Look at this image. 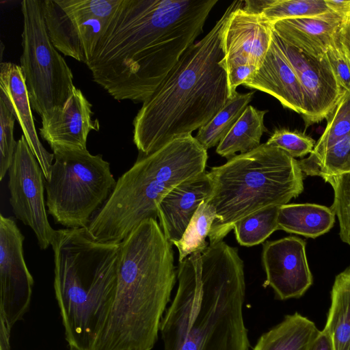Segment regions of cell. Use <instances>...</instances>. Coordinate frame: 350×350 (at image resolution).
Wrapping results in <instances>:
<instances>
[{"label": "cell", "mask_w": 350, "mask_h": 350, "mask_svg": "<svg viewBox=\"0 0 350 350\" xmlns=\"http://www.w3.org/2000/svg\"><path fill=\"white\" fill-rule=\"evenodd\" d=\"M217 0H122L87 65L115 100L144 103L202 33Z\"/></svg>", "instance_id": "obj_1"}, {"label": "cell", "mask_w": 350, "mask_h": 350, "mask_svg": "<svg viewBox=\"0 0 350 350\" xmlns=\"http://www.w3.org/2000/svg\"><path fill=\"white\" fill-rule=\"evenodd\" d=\"M178 288L160 325L163 350H249L244 265L224 241L179 262Z\"/></svg>", "instance_id": "obj_2"}, {"label": "cell", "mask_w": 350, "mask_h": 350, "mask_svg": "<svg viewBox=\"0 0 350 350\" xmlns=\"http://www.w3.org/2000/svg\"><path fill=\"white\" fill-rule=\"evenodd\" d=\"M234 1L213 27L195 42L143 103L133 121V143L148 155L164 144L191 135L210 121L231 98L224 62L223 34Z\"/></svg>", "instance_id": "obj_3"}, {"label": "cell", "mask_w": 350, "mask_h": 350, "mask_svg": "<svg viewBox=\"0 0 350 350\" xmlns=\"http://www.w3.org/2000/svg\"><path fill=\"white\" fill-rule=\"evenodd\" d=\"M176 280L172 244L144 220L120 243L115 298L92 350H152Z\"/></svg>", "instance_id": "obj_4"}, {"label": "cell", "mask_w": 350, "mask_h": 350, "mask_svg": "<svg viewBox=\"0 0 350 350\" xmlns=\"http://www.w3.org/2000/svg\"><path fill=\"white\" fill-rule=\"evenodd\" d=\"M55 298L69 348L92 350L115 298L120 243L94 239L87 228L55 230Z\"/></svg>", "instance_id": "obj_5"}, {"label": "cell", "mask_w": 350, "mask_h": 350, "mask_svg": "<svg viewBox=\"0 0 350 350\" xmlns=\"http://www.w3.org/2000/svg\"><path fill=\"white\" fill-rule=\"evenodd\" d=\"M207 150L192 135L174 138L148 155H138L87 227L97 241L120 243L144 220L158 217L163 198L205 171Z\"/></svg>", "instance_id": "obj_6"}, {"label": "cell", "mask_w": 350, "mask_h": 350, "mask_svg": "<svg viewBox=\"0 0 350 350\" xmlns=\"http://www.w3.org/2000/svg\"><path fill=\"white\" fill-rule=\"evenodd\" d=\"M208 173L213 191L205 200L217 216L208 234L209 244L223 241L242 218L269 206L286 204L304 190L299 161L266 143Z\"/></svg>", "instance_id": "obj_7"}, {"label": "cell", "mask_w": 350, "mask_h": 350, "mask_svg": "<svg viewBox=\"0 0 350 350\" xmlns=\"http://www.w3.org/2000/svg\"><path fill=\"white\" fill-rule=\"evenodd\" d=\"M53 154L51 176L44 181L47 212L66 228H87L116 187L110 164L88 149Z\"/></svg>", "instance_id": "obj_8"}, {"label": "cell", "mask_w": 350, "mask_h": 350, "mask_svg": "<svg viewBox=\"0 0 350 350\" xmlns=\"http://www.w3.org/2000/svg\"><path fill=\"white\" fill-rule=\"evenodd\" d=\"M41 1L21 2L23 30L20 67L32 109L42 117L62 107L75 86L71 69L49 38Z\"/></svg>", "instance_id": "obj_9"}, {"label": "cell", "mask_w": 350, "mask_h": 350, "mask_svg": "<svg viewBox=\"0 0 350 350\" xmlns=\"http://www.w3.org/2000/svg\"><path fill=\"white\" fill-rule=\"evenodd\" d=\"M122 0H44L42 13L57 51L86 66Z\"/></svg>", "instance_id": "obj_10"}, {"label": "cell", "mask_w": 350, "mask_h": 350, "mask_svg": "<svg viewBox=\"0 0 350 350\" xmlns=\"http://www.w3.org/2000/svg\"><path fill=\"white\" fill-rule=\"evenodd\" d=\"M10 204L18 219L31 228L41 250L53 240L55 230L51 226L44 198V176L23 135L17 141L8 171Z\"/></svg>", "instance_id": "obj_11"}, {"label": "cell", "mask_w": 350, "mask_h": 350, "mask_svg": "<svg viewBox=\"0 0 350 350\" xmlns=\"http://www.w3.org/2000/svg\"><path fill=\"white\" fill-rule=\"evenodd\" d=\"M25 237L14 220L0 215V330L11 334L29 310L33 279L25 261Z\"/></svg>", "instance_id": "obj_12"}, {"label": "cell", "mask_w": 350, "mask_h": 350, "mask_svg": "<svg viewBox=\"0 0 350 350\" xmlns=\"http://www.w3.org/2000/svg\"><path fill=\"white\" fill-rule=\"evenodd\" d=\"M273 36L301 84L305 97L301 117L306 128L326 119L347 93L339 84L326 54L312 57L284 42L274 31Z\"/></svg>", "instance_id": "obj_13"}, {"label": "cell", "mask_w": 350, "mask_h": 350, "mask_svg": "<svg viewBox=\"0 0 350 350\" xmlns=\"http://www.w3.org/2000/svg\"><path fill=\"white\" fill-rule=\"evenodd\" d=\"M262 263L266 279L263 287L270 286L279 300L298 298L312 284L306 253V242L287 237L263 244Z\"/></svg>", "instance_id": "obj_14"}, {"label": "cell", "mask_w": 350, "mask_h": 350, "mask_svg": "<svg viewBox=\"0 0 350 350\" xmlns=\"http://www.w3.org/2000/svg\"><path fill=\"white\" fill-rule=\"evenodd\" d=\"M243 5L231 13L224 31L226 70L244 63L259 68L272 41L273 24L260 14L245 10Z\"/></svg>", "instance_id": "obj_15"}, {"label": "cell", "mask_w": 350, "mask_h": 350, "mask_svg": "<svg viewBox=\"0 0 350 350\" xmlns=\"http://www.w3.org/2000/svg\"><path fill=\"white\" fill-rule=\"evenodd\" d=\"M92 107L82 91L75 87L62 107L41 117L39 133L53 152L60 149H87L90 132L100 129L98 119H92Z\"/></svg>", "instance_id": "obj_16"}, {"label": "cell", "mask_w": 350, "mask_h": 350, "mask_svg": "<svg viewBox=\"0 0 350 350\" xmlns=\"http://www.w3.org/2000/svg\"><path fill=\"white\" fill-rule=\"evenodd\" d=\"M0 90V99L18 122L30 150L42 170L45 180H48L54 154L48 152L38 138L29 93L20 66L11 62H1Z\"/></svg>", "instance_id": "obj_17"}, {"label": "cell", "mask_w": 350, "mask_h": 350, "mask_svg": "<svg viewBox=\"0 0 350 350\" xmlns=\"http://www.w3.org/2000/svg\"><path fill=\"white\" fill-rule=\"evenodd\" d=\"M212 191V180L204 171L175 187L160 201L159 225L172 245L181 239L200 204Z\"/></svg>", "instance_id": "obj_18"}, {"label": "cell", "mask_w": 350, "mask_h": 350, "mask_svg": "<svg viewBox=\"0 0 350 350\" xmlns=\"http://www.w3.org/2000/svg\"><path fill=\"white\" fill-rule=\"evenodd\" d=\"M244 86L273 96L284 107L301 116L304 112L305 97L301 84L273 36L262 64L252 81Z\"/></svg>", "instance_id": "obj_19"}, {"label": "cell", "mask_w": 350, "mask_h": 350, "mask_svg": "<svg viewBox=\"0 0 350 350\" xmlns=\"http://www.w3.org/2000/svg\"><path fill=\"white\" fill-rule=\"evenodd\" d=\"M345 20L336 13L324 18L284 19L273 24V31L288 44L312 57H321L338 43Z\"/></svg>", "instance_id": "obj_20"}, {"label": "cell", "mask_w": 350, "mask_h": 350, "mask_svg": "<svg viewBox=\"0 0 350 350\" xmlns=\"http://www.w3.org/2000/svg\"><path fill=\"white\" fill-rule=\"evenodd\" d=\"M331 207L317 204H286L280 206L279 230L315 239L329 232L335 222Z\"/></svg>", "instance_id": "obj_21"}, {"label": "cell", "mask_w": 350, "mask_h": 350, "mask_svg": "<svg viewBox=\"0 0 350 350\" xmlns=\"http://www.w3.org/2000/svg\"><path fill=\"white\" fill-rule=\"evenodd\" d=\"M319 332L312 321L295 312L262 334L252 350H308Z\"/></svg>", "instance_id": "obj_22"}, {"label": "cell", "mask_w": 350, "mask_h": 350, "mask_svg": "<svg viewBox=\"0 0 350 350\" xmlns=\"http://www.w3.org/2000/svg\"><path fill=\"white\" fill-rule=\"evenodd\" d=\"M324 329L335 350H350V266L335 278Z\"/></svg>", "instance_id": "obj_23"}, {"label": "cell", "mask_w": 350, "mask_h": 350, "mask_svg": "<svg viewBox=\"0 0 350 350\" xmlns=\"http://www.w3.org/2000/svg\"><path fill=\"white\" fill-rule=\"evenodd\" d=\"M267 111L247 105L232 128L219 143L216 152L230 159L237 152L245 153L258 148L263 133L267 131L264 117Z\"/></svg>", "instance_id": "obj_24"}, {"label": "cell", "mask_w": 350, "mask_h": 350, "mask_svg": "<svg viewBox=\"0 0 350 350\" xmlns=\"http://www.w3.org/2000/svg\"><path fill=\"white\" fill-rule=\"evenodd\" d=\"M243 8L260 14L269 22L299 18H324L335 13L326 0H247Z\"/></svg>", "instance_id": "obj_25"}, {"label": "cell", "mask_w": 350, "mask_h": 350, "mask_svg": "<svg viewBox=\"0 0 350 350\" xmlns=\"http://www.w3.org/2000/svg\"><path fill=\"white\" fill-rule=\"evenodd\" d=\"M326 120V127L312 152L307 158L299 161L303 173L306 174L327 150L350 133V92H347Z\"/></svg>", "instance_id": "obj_26"}, {"label": "cell", "mask_w": 350, "mask_h": 350, "mask_svg": "<svg viewBox=\"0 0 350 350\" xmlns=\"http://www.w3.org/2000/svg\"><path fill=\"white\" fill-rule=\"evenodd\" d=\"M254 92L237 94L206 124L195 137L206 150L218 145L227 135L252 100Z\"/></svg>", "instance_id": "obj_27"}, {"label": "cell", "mask_w": 350, "mask_h": 350, "mask_svg": "<svg viewBox=\"0 0 350 350\" xmlns=\"http://www.w3.org/2000/svg\"><path fill=\"white\" fill-rule=\"evenodd\" d=\"M217 216L214 208L204 200L192 217L181 239L172 245L178 250L179 262L191 254L200 251L202 253L208 246L206 241L211 226Z\"/></svg>", "instance_id": "obj_28"}, {"label": "cell", "mask_w": 350, "mask_h": 350, "mask_svg": "<svg viewBox=\"0 0 350 350\" xmlns=\"http://www.w3.org/2000/svg\"><path fill=\"white\" fill-rule=\"evenodd\" d=\"M280 206L265 207L235 223L233 229L238 243L247 247L256 245L279 230L278 216Z\"/></svg>", "instance_id": "obj_29"}, {"label": "cell", "mask_w": 350, "mask_h": 350, "mask_svg": "<svg viewBox=\"0 0 350 350\" xmlns=\"http://www.w3.org/2000/svg\"><path fill=\"white\" fill-rule=\"evenodd\" d=\"M334 190L332 209L339 221L340 237L350 245V172L323 175Z\"/></svg>", "instance_id": "obj_30"}, {"label": "cell", "mask_w": 350, "mask_h": 350, "mask_svg": "<svg viewBox=\"0 0 350 350\" xmlns=\"http://www.w3.org/2000/svg\"><path fill=\"white\" fill-rule=\"evenodd\" d=\"M350 172V133L325 153L319 163L306 174L319 176Z\"/></svg>", "instance_id": "obj_31"}, {"label": "cell", "mask_w": 350, "mask_h": 350, "mask_svg": "<svg viewBox=\"0 0 350 350\" xmlns=\"http://www.w3.org/2000/svg\"><path fill=\"white\" fill-rule=\"evenodd\" d=\"M266 144L278 148L295 158L310 154L316 142L304 133L280 129L273 133Z\"/></svg>", "instance_id": "obj_32"}, {"label": "cell", "mask_w": 350, "mask_h": 350, "mask_svg": "<svg viewBox=\"0 0 350 350\" xmlns=\"http://www.w3.org/2000/svg\"><path fill=\"white\" fill-rule=\"evenodd\" d=\"M15 118L0 99V180H2L12 163L17 142L14 138Z\"/></svg>", "instance_id": "obj_33"}, {"label": "cell", "mask_w": 350, "mask_h": 350, "mask_svg": "<svg viewBox=\"0 0 350 350\" xmlns=\"http://www.w3.org/2000/svg\"><path fill=\"white\" fill-rule=\"evenodd\" d=\"M326 55L339 84L350 92V62L338 42L327 51Z\"/></svg>", "instance_id": "obj_34"}, {"label": "cell", "mask_w": 350, "mask_h": 350, "mask_svg": "<svg viewBox=\"0 0 350 350\" xmlns=\"http://www.w3.org/2000/svg\"><path fill=\"white\" fill-rule=\"evenodd\" d=\"M255 65L250 63L240 64L227 70L228 83L230 98L237 93V88L245 85L254 78L258 70Z\"/></svg>", "instance_id": "obj_35"}, {"label": "cell", "mask_w": 350, "mask_h": 350, "mask_svg": "<svg viewBox=\"0 0 350 350\" xmlns=\"http://www.w3.org/2000/svg\"><path fill=\"white\" fill-rule=\"evenodd\" d=\"M308 350H335L333 341L328 332L323 329L319 332L311 342Z\"/></svg>", "instance_id": "obj_36"}, {"label": "cell", "mask_w": 350, "mask_h": 350, "mask_svg": "<svg viewBox=\"0 0 350 350\" xmlns=\"http://www.w3.org/2000/svg\"><path fill=\"white\" fill-rule=\"evenodd\" d=\"M338 43L350 62V18L344 21L338 35Z\"/></svg>", "instance_id": "obj_37"}, {"label": "cell", "mask_w": 350, "mask_h": 350, "mask_svg": "<svg viewBox=\"0 0 350 350\" xmlns=\"http://www.w3.org/2000/svg\"><path fill=\"white\" fill-rule=\"evenodd\" d=\"M326 1L329 8L333 12L340 15L345 19L350 18V0H326Z\"/></svg>", "instance_id": "obj_38"}, {"label": "cell", "mask_w": 350, "mask_h": 350, "mask_svg": "<svg viewBox=\"0 0 350 350\" xmlns=\"http://www.w3.org/2000/svg\"><path fill=\"white\" fill-rule=\"evenodd\" d=\"M69 350H79V349H75V348L70 347V348H69Z\"/></svg>", "instance_id": "obj_39"}]
</instances>
